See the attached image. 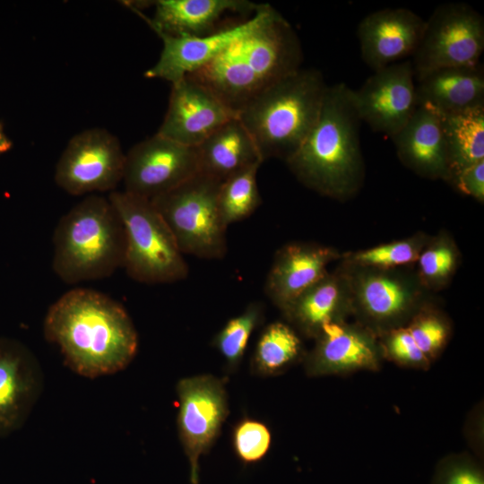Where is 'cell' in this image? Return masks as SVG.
I'll use <instances>...</instances> for the list:
<instances>
[{
  "label": "cell",
  "instance_id": "obj_1",
  "mask_svg": "<svg viewBox=\"0 0 484 484\" xmlns=\"http://www.w3.org/2000/svg\"><path fill=\"white\" fill-rule=\"evenodd\" d=\"M43 330L66 366L88 378L125 369L138 350L137 332L125 307L92 289L63 294L48 309Z\"/></svg>",
  "mask_w": 484,
  "mask_h": 484
},
{
  "label": "cell",
  "instance_id": "obj_2",
  "mask_svg": "<svg viewBox=\"0 0 484 484\" xmlns=\"http://www.w3.org/2000/svg\"><path fill=\"white\" fill-rule=\"evenodd\" d=\"M303 51L292 25L273 7L253 31L187 75L236 113L262 91L301 68Z\"/></svg>",
  "mask_w": 484,
  "mask_h": 484
},
{
  "label": "cell",
  "instance_id": "obj_3",
  "mask_svg": "<svg viewBox=\"0 0 484 484\" xmlns=\"http://www.w3.org/2000/svg\"><path fill=\"white\" fill-rule=\"evenodd\" d=\"M361 120L351 89L328 86L319 117L301 145L285 161L307 186L330 195L353 191L362 175Z\"/></svg>",
  "mask_w": 484,
  "mask_h": 484
},
{
  "label": "cell",
  "instance_id": "obj_4",
  "mask_svg": "<svg viewBox=\"0 0 484 484\" xmlns=\"http://www.w3.org/2000/svg\"><path fill=\"white\" fill-rule=\"evenodd\" d=\"M328 85L314 68L298 70L272 83L237 113L259 154L288 160L314 127Z\"/></svg>",
  "mask_w": 484,
  "mask_h": 484
},
{
  "label": "cell",
  "instance_id": "obj_5",
  "mask_svg": "<svg viewBox=\"0 0 484 484\" xmlns=\"http://www.w3.org/2000/svg\"><path fill=\"white\" fill-rule=\"evenodd\" d=\"M125 236L108 197L91 194L62 216L53 234L52 267L67 284L99 280L123 267Z\"/></svg>",
  "mask_w": 484,
  "mask_h": 484
},
{
  "label": "cell",
  "instance_id": "obj_6",
  "mask_svg": "<svg viewBox=\"0 0 484 484\" xmlns=\"http://www.w3.org/2000/svg\"><path fill=\"white\" fill-rule=\"evenodd\" d=\"M125 229L123 267L133 280L166 284L185 280L188 266L168 225L150 200L125 191L108 195Z\"/></svg>",
  "mask_w": 484,
  "mask_h": 484
},
{
  "label": "cell",
  "instance_id": "obj_7",
  "mask_svg": "<svg viewBox=\"0 0 484 484\" xmlns=\"http://www.w3.org/2000/svg\"><path fill=\"white\" fill-rule=\"evenodd\" d=\"M222 181L198 173L151 202L184 255L221 259L227 253V227L218 208Z\"/></svg>",
  "mask_w": 484,
  "mask_h": 484
},
{
  "label": "cell",
  "instance_id": "obj_8",
  "mask_svg": "<svg viewBox=\"0 0 484 484\" xmlns=\"http://www.w3.org/2000/svg\"><path fill=\"white\" fill-rule=\"evenodd\" d=\"M483 50V16L465 3L442 4L425 20L411 56L415 81L441 68L477 65Z\"/></svg>",
  "mask_w": 484,
  "mask_h": 484
},
{
  "label": "cell",
  "instance_id": "obj_9",
  "mask_svg": "<svg viewBox=\"0 0 484 484\" xmlns=\"http://www.w3.org/2000/svg\"><path fill=\"white\" fill-rule=\"evenodd\" d=\"M125 154L118 138L100 127L73 135L57 160L56 185L73 195L115 191L122 182Z\"/></svg>",
  "mask_w": 484,
  "mask_h": 484
},
{
  "label": "cell",
  "instance_id": "obj_10",
  "mask_svg": "<svg viewBox=\"0 0 484 484\" xmlns=\"http://www.w3.org/2000/svg\"><path fill=\"white\" fill-rule=\"evenodd\" d=\"M179 400L178 435L190 466L191 484L199 483V459L218 437L228 413L223 382L211 375L181 379L177 385Z\"/></svg>",
  "mask_w": 484,
  "mask_h": 484
},
{
  "label": "cell",
  "instance_id": "obj_11",
  "mask_svg": "<svg viewBox=\"0 0 484 484\" xmlns=\"http://www.w3.org/2000/svg\"><path fill=\"white\" fill-rule=\"evenodd\" d=\"M200 173L196 147L180 144L157 133L125 154V192L151 200Z\"/></svg>",
  "mask_w": 484,
  "mask_h": 484
},
{
  "label": "cell",
  "instance_id": "obj_12",
  "mask_svg": "<svg viewBox=\"0 0 484 484\" xmlns=\"http://www.w3.org/2000/svg\"><path fill=\"white\" fill-rule=\"evenodd\" d=\"M351 98L361 122L393 137L418 107L411 60L374 71L359 89H351Z\"/></svg>",
  "mask_w": 484,
  "mask_h": 484
},
{
  "label": "cell",
  "instance_id": "obj_13",
  "mask_svg": "<svg viewBox=\"0 0 484 484\" xmlns=\"http://www.w3.org/2000/svg\"><path fill=\"white\" fill-rule=\"evenodd\" d=\"M168 109L157 132L180 144L197 147L237 113L190 76L171 84Z\"/></svg>",
  "mask_w": 484,
  "mask_h": 484
},
{
  "label": "cell",
  "instance_id": "obj_14",
  "mask_svg": "<svg viewBox=\"0 0 484 484\" xmlns=\"http://www.w3.org/2000/svg\"><path fill=\"white\" fill-rule=\"evenodd\" d=\"M272 8L268 4H262L249 18L207 35L174 37L157 34L163 48L157 63L144 73V76L173 84L195 73L258 27Z\"/></svg>",
  "mask_w": 484,
  "mask_h": 484
},
{
  "label": "cell",
  "instance_id": "obj_15",
  "mask_svg": "<svg viewBox=\"0 0 484 484\" xmlns=\"http://www.w3.org/2000/svg\"><path fill=\"white\" fill-rule=\"evenodd\" d=\"M41 367L21 341L0 338V436L24 424L43 390Z\"/></svg>",
  "mask_w": 484,
  "mask_h": 484
},
{
  "label": "cell",
  "instance_id": "obj_16",
  "mask_svg": "<svg viewBox=\"0 0 484 484\" xmlns=\"http://www.w3.org/2000/svg\"><path fill=\"white\" fill-rule=\"evenodd\" d=\"M424 27L425 20L408 8L370 13L357 30L362 60L374 72L412 56Z\"/></svg>",
  "mask_w": 484,
  "mask_h": 484
},
{
  "label": "cell",
  "instance_id": "obj_17",
  "mask_svg": "<svg viewBox=\"0 0 484 484\" xmlns=\"http://www.w3.org/2000/svg\"><path fill=\"white\" fill-rule=\"evenodd\" d=\"M152 3L155 11L151 18L138 9H131L156 34L174 37L203 36L215 32L225 28L219 27V23L229 13L254 14L262 4L247 0H157Z\"/></svg>",
  "mask_w": 484,
  "mask_h": 484
},
{
  "label": "cell",
  "instance_id": "obj_18",
  "mask_svg": "<svg viewBox=\"0 0 484 484\" xmlns=\"http://www.w3.org/2000/svg\"><path fill=\"white\" fill-rule=\"evenodd\" d=\"M327 247L291 244L276 254L264 284V293L283 311L303 292L325 276L333 258Z\"/></svg>",
  "mask_w": 484,
  "mask_h": 484
},
{
  "label": "cell",
  "instance_id": "obj_19",
  "mask_svg": "<svg viewBox=\"0 0 484 484\" xmlns=\"http://www.w3.org/2000/svg\"><path fill=\"white\" fill-rule=\"evenodd\" d=\"M400 159L429 177H449V163L441 115L418 106L404 126L391 138Z\"/></svg>",
  "mask_w": 484,
  "mask_h": 484
},
{
  "label": "cell",
  "instance_id": "obj_20",
  "mask_svg": "<svg viewBox=\"0 0 484 484\" xmlns=\"http://www.w3.org/2000/svg\"><path fill=\"white\" fill-rule=\"evenodd\" d=\"M418 106L440 115L459 113L484 106V70L474 66L435 70L416 81Z\"/></svg>",
  "mask_w": 484,
  "mask_h": 484
},
{
  "label": "cell",
  "instance_id": "obj_21",
  "mask_svg": "<svg viewBox=\"0 0 484 484\" xmlns=\"http://www.w3.org/2000/svg\"><path fill=\"white\" fill-rule=\"evenodd\" d=\"M200 172L220 181L263 160L252 137L234 117L197 147Z\"/></svg>",
  "mask_w": 484,
  "mask_h": 484
},
{
  "label": "cell",
  "instance_id": "obj_22",
  "mask_svg": "<svg viewBox=\"0 0 484 484\" xmlns=\"http://www.w3.org/2000/svg\"><path fill=\"white\" fill-rule=\"evenodd\" d=\"M322 339L313 356L314 373L373 367L376 356L371 343L361 335L328 321L319 331Z\"/></svg>",
  "mask_w": 484,
  "mask_h": 484
},
{
  "label": "cell",
  "instance_id": "obj_23",
  "mask_svg": "<svg viewBox=\"0 0 484 484\" xmlns=\"http://www.w3.org/2000/svg\"><path fill=\"white\" fill-rule=\"evenodd\" d=\"M449 177L484 160V106L441 115Z\"/></svg>",
  "mask_w": 484,
  "mask_h": 484
},
{
  "label": "cell",
  "instance_id": "obj_24",
  "mask_svg": "<svg viewBox=\"0 0 484 484\" xmlns=\"http://www.w3.org/2000/svg\"><path fill=\"white\" fill-rule=\"evenodd\" d=\"M261 164L250 165L221 182L218 193V208L227 228L249 217L260 205L262 200L257 172Z\"/></svg>",
  "mask_w": 484,
  "mask_h": 484
},
{
  "label": "cell",
  "instance_id": "obj_25",
  "mask_svg": "<svg viewBox=\"0 0 484 484\" xmlns=\"http://www.w3.org/2000/svg\"><path fill=\"white\" fill-rule=\"evenodd\" d=\"M301 342L287 324L275 322L262 332L253 355L254 370L271 376L290 365L300 353Z\"/></svg>",
  "mask_w": 484,
  "mask_h": 484
},
{
  "label": "cell",
  "instance_id": "obj_26",
  "mask_svg": "<svg viewBox=\"0 0 484 484\" xmlns=\"http://www.w3.org/2000/svg\"><path fill=\"white\" fill-rule=\"evenodd\" d=\"M340 299L336 281L324 276L296 298L284 312L307 333L332 321Z\"/></svg>",
  "mask_w": 484,
  "mask_h": 484
},
{
  "label": "cell",
  "instance_id": "obj_27",
  "mask_svg": "<svg viewBox=\"0 0 484 484\" xmlns=\"http://www.w3.org/2000/svg\"><path fill=\"white\" fill-rule=\"evenodd\" d=\"M264 306L250 303L239 315L229 319L215 335L212 343L229 368L234 369L244 356L248 340L263 319Z\"/></svg>",
  "mask_w": 484,
  "mask_h": 484
},
{
  "label": "cell",
  "instance_id": "obj_28",
  "mask_svg": "<svg viewBox=\"0 0 484 484\" xmlns=\"http://www.w3.org/2000/svg\"><path fill=\"white\" fill-rule=\"evenodd\" d=\"M360 299L370 315L386 318L404 310L408 295L397 281L383 276H373L362 283Z\"/></svg>",
  "mask_w": 484,
  "mask_h": 484
},
{
  "label": "cell",
  "instance_id": "obj_29",
  "mask_svg": "<svg viewBox=\"0 0 484 484\" xmlns=\"http://www.w3.org/2000/svg\"><path fill=\"white\" fill-rule=\"evenodd\" d=\"M271 443L270 429L261 421L244 419L234 428L233 448L238 458L245 464L261 461L268 453Z\"/></svg>",
  "mask_w": 484,
  "mask_h": 484
},
{
  "label": "cell",
  "instance_id": "obj_30",
  "mask_svg": "<svg viewBox=\"0 0 484 484\" xmlns=\"http://www.w3.org/2000/svg\"><path fill=\"white\" fill-rule=\"evenodd\" d=\"M418 254L409 242H395L376 246L356 255V260L365 265L391 267L414 261Z\"/></svg>",
  "mask_w": 484,
  "mask_h": 484
},
{
  "label": "cell",
  "instance_id": "obj_31",
  "mask_svg": "<svg viewBox=\"0 0 484 484\" xmlns=\"http://www.w3.org/2000/svg\"><path fill=\"white\" fill-rule=\"evenodd\" d=\"M408 330L418 348L426 357L439 350L446 336L444 324L431 316L418 320Z\"/></svg>",
  "mask_w": 484,
  "mask_h": 484
},
{
  "label": "cell",
  "instance_id": "obj_32",
  "mask_svg": "<svg viewBox=\"0 0 484 484\" xmlns=\"http://www.w3.org/2000/svg\"><path fill=\"white\" fill-rule=\"evenodd\" d=\"M435 484H484V476L475 464L466 461H454L440 469Z\"/></svg>",
  "mask_w": 484,
  "mask_h": 484
},
{
  "label": "cell",
  "instance_id": "obj_33",
  "mask_svg": "<svg viewBox=\"0 0 484 484\" xmlns=\"http://www.w3.org/2000/svg\"><path fill=\"white\" fill-rule=\"evenodd\" d=\"M389 351L394 359L409 364H423L427 358L418 348L408 329H401L392 334Z\"/></svg>",
  "mask_w": 484,
  "mask_h": 484
},
{
  "label": "cell",
  "instance_id": "obj_34",
  "mask_svg": "<svg viewBox=\"0 0 484 484\" xmlns=\"http://www.w3.org/2000/svg\"><path fill=\"white\" fill-rule=\"evenodd\" d=\"M454 263L453 252L445 246L429 249L419 257L421 272L430 278L447 275L451 272Z\"/></svg>",
  "mask_w": 484,
  "mask_h": 484
},
{
  "label": "cell",
  "instance_id": "obj_35",
  "mask_svg": "<svg viewBox=\"0 0 484 484\" xmlns=\"http://www.w3.org/2000/svg\"><path fill=\"white\" fill-rule=\"evenodd\" d=\"M453 178L460 191L479 200L484 198V160L453 174Z\"/></svg>",
  "mask_w": 484,
  "mask_h": 484
},
{
  "label": "cell",
  "instance_id": "obj_36",
  "mask_svg": "<svg viewBox=\"0 0 484 484\" xmlns=\"http://www.w3.org/2000/svg\"><path fill=\"white\" fill-rule=\"evenodd\" d=\"M13 146L12 141L6 136L0 124V155L8 151Z\"/></svg>",
  "mask_w": 484,
  "mask_h": 484
}]
</instances>
